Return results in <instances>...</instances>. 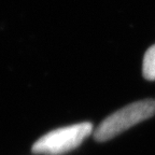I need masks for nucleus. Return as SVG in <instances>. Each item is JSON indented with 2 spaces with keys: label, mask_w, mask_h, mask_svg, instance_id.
Returning a JSON list of instances; mask_svg holds the SVG:
<instances>
[{
  "label": "nucleus",
  "mask_w": 155,
  "mask_h": 155,
  "mask_svg": "<svg viewBox=\"0 0 155 155\" xmlns=\"http://www.w3.org/2000/svg\"><path fill=\"white\" fill-rule=\"evenodd\" d=\"M154 115L155 98L133 102L104 119L95 129L94 137L97 141L104 142Z\"/></svg>",
  "instance_id": "nucleus-1"
},
{
  "label": "nucleus",
  "mask_w": 155,
  "mask_h": 155,
  "mask_svg": "<svg viewBox=\"0 0 155 155\" xmlns=\"http://www.w3.org/2000/svg\"><path fill=\"white\" fill-rule=\"evenodd\" d=\"M92 131L93 124L90 122L54 129L39 138L32 145L31 151L36 154L63 155L77 149Z\"/></svg>",
  "instance_id": "nucleus-2"
},
{
  "label": "nucleus",
  "mask_w": 155,
  "mask_h": 155,
  "mask_svg": "<svg viewBox=\"0 0 155 155\" xmlns=\"http://www.w3.org/2000/svg\"><path fill=\"white\" fill-rule=\"evenodd\" d=\"M142 74L149 81H155V44L147 50L142 61Z\"/></svg>",
  "instance_id": "nucleus-3"
}]
</instances>
